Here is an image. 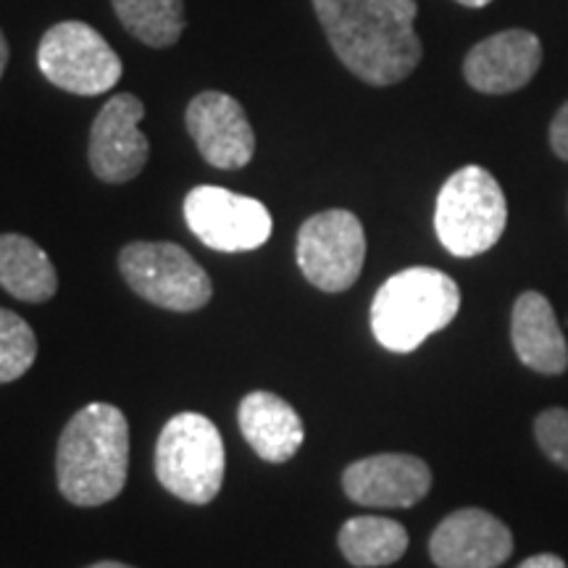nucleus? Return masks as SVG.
Instances as JSON below:
<instances>
[{
  "label": "nucleus",
  "instance_id": "nucleus-1",
  "mask_svg": "<svg viewBox=\"0 0 568 568\" xmlns=\"http://www.w3.org/2000/svg\"><path fill=\"white\" fill-rule=\"evenodd\" d=\"M314 11L332 51L366 84L403 82L422 61L416 0H314Z\"/></svg>",
  "mask_w": 568,
  "mask_h": 568
},
{
  "label": "nucleus",
  "instance_id": "nucleus-2",
  "mask_svg": "<svg viewBox=\"0 0 568 568\" xmlns=\"http://www.w3.org/2000/svg\"><path fill=\"white\" fill-rule=\"evenodd\" d=\"M130 471V424L111 403H90L63 426L55 477L69 503L95 508L122 495Z\"/></svg>",
  "mask_w": 568,
  "mask_h": 568
},
{
  "label": "nucleus",
  "instance_id": "nucleus-3",
  "mask_svg": "<svg viewBox=\"0 0 568 568\" xmlns=\"http://www.w3.org/2000/svg\"><path fill=\"white\" fill-rule=\"evenodd\" d=\"M460 311L456 280L429 266L393 274L376 290L372 332L376 343L393 353H414L426 337L445 329Z\"/></svg>",
  "mask_w": 568,
  "mask_h": 568
},
{
  "label": "nucleus",
  "instance_id": "nucleus-4",
  "mask_svg": "<svg viewBox=\"0 0 568 568\" xmlns=\"http://www.w3.org/2000/svg\"><path fill=\"white\" fill-rule=\"evenodd\" d=\"M224 439L209 416L184 410L169 418L155 443V477L174 497L205 506L224 485Z\"/></svg>",
  "mask_w": 568,
  "mask_h": 568
},
{
  "label": "nucleus",
  "instance_id": "nucleus-5",
  "mask_svg": "<svg viewBox=\"0 0 568 568\" xmlns=\"http://www.w3.org/2000/svg\"><path fill=\"white\" fill-rule=\"evenodd\" d=\"M506 224V193L487 169L464 166L447 176L435 205V230L447 253L458 258L487 253Z\"/></svg>",
  "mask_w": 568,
  "mask_h": 568
},
{
  "label": "nucleus",
  "instance_id": "nucleus-6",
  "mask_svg": "<svg viewBox=\"0 0 568 568\" xmlns=\"http://www.w3.org/2000/svg\"><path fill=\"white\" fill-rule=\"evenodd\" d=\"M119 268L142 301L166 311L203 308L213 287L203 266L174 243H132L119 253Z\"/></svg>",
  "mask_w": 568,
  "mask_h": 568
},
{
  "label": "nucleus",
  "instance_id": "nucleus-7",
  "mask_svg": "<svg viewBox=\"0 0 568 568\" xmlns=\"http://www.w3.org/2000/svg\"><path fill=\"white\" fill-rule=\"evenodd\" d=\"M38 67L45 80L71 95H103L124 74L122 59L84 21H61L42 34Z\"/></svg>",
  "mask_w": 568,
  "mask_h": 568
},
{
  "label": "nucleus",
  "instance_id": "nucleus-8",
  "mask_svg": "<svg viewBox=\"0 0 568 568\" xmlns=\"http://www.w3.org/2000/svg\"><path fill=\"white\" fill-rule=\"evenodd\" d=\"M297 266L324 293L351 290L366 261L364 224L351 211L332 209L311 216L297 232Z\"/></svg>",
  "mask_w": 568,
  "mask_h": 568
},
{
  "label": "nucleus",
  "instance_id": "nucleus-9",
  "mask_svg": "<svg viewBox=\"0 0 568 568\" xmlns=\"http://www.w3.org/2000/svg\"><path fill=\"white\" fill-rule=\"evenodd\" d=\"M190 232L219 253L255 251L272 237V213L261 201L216 184H201L184 197Z\"/></svg>",
  "mask_w": 568,
  "mask_h": 568
},
{
  "label": "nucleus",
  "instance_id": "nucleus-10",
  "mask_svg": "<svg viewBox=\"0 0 568 568\" xmlns=\"http://www.w3.org/2000/svg\"><path fill=\"white\" fill-rule=\"evenodd\" d=\"M145 105L132 92H119L103 105L90 130V169L101 182L124 184L145 169L151 142L140 130Z\"/></svg>",
  "mask_w": 568,
  "mask_h": 568
},
{
  "label": "nucleus",
  "instance_id": "nucleus-11",
  "mask_svg": "<svg viewBox=\"0 0 568 568\" xmlns=\"http://www.w3.org/2000/svg\"><path fill=\"white\" fill-rule=\"evenodd\" d=\"M190 138L195 140L203 161L213 169H245L255 153V132L245 109L226 92H201L184 113Z\"/></svg>",
  "mask_w": 568,
  "mask_h": 568
},
{
  "label": "nucleus",
  "instance_id": "nucleus-12",
  "mask_svg": "<svg viewBox=\"0 0 568 568\" xmlns=\"http://www.w3.org/2000/svg\"><path fill=\"white\" fill-rule=\"evenodd\" d=\"M345 495L366 508H410L432 487V471L408 453H379L355 460L343 474Z\"/></svg>",
  "mask_w": 568,
  "mask_h": 568
},
{
  "label": "nucleus",
  "instance_id": "nucleus-13",
  "mask_svg": "<svg viewBox=\"0 0 568 568\" xmlns=\"http://www.w3.org/2000/svg\"><path fill=\"white\" fill-rule=\"evenodd\" d=\"M514 552V535L481 508H460L435 529L429 556L439 568H497Z\"/></svg>",
  "mask_w": 568,
  "mask_h": 568
},
{
  "label": "nucleus",
  "instance_id": "nucleus-14",
  "mask_svg": "<svg viewBox=\"0 0 568 568\" xmlns=\"http://www.w3.org/2000/svg\"><path fill=\"white\" fill-rule=\"evenodd\" d=\"M542 63V45L535 32L506 30L477 42L464 61V77L485 95H508L527 88Z\"/></svg>",
  "mask_w": 568,
  "mask_h": 568
},
{
  "label": "nucleus",
  "instance_id": "nucleus-15",
  "mask_svg": "<svg viewBox=\"0 0 568 568\" xmlns=\"http://www.w3.org/2000/svg\"><path fill=\"white\" fill-rule=\"evenodd\" d=\"M237 422L255 456L268 464H287L303 447L305 429L297 410L266 389H255L243 397Z\"/></svg>",
  "mask_w": 568,
  "mask_h": 568
},
{
  "label": "nucleus",
  "instance_id": "nucleus-16",
  "mask_svg": "<svg viewBox=\"0 0 568 568\" xmlns=\"http://www.w3.org/2000/svg\"><path fill=\"white\" fill-rule=\"evenodd\" d=\"M510 339L524 366L537 374H564L568 368V345L550 301L539 293L518 295L510 318Z\"/></svg>",
  "mask_w": 568,
  "mask_h": 568
},
{
  "label": "nucleus",
  "instance_id": "nucleus-17",
  "mask_svg": "<svg viewBox=\"0 0 568 568\" xmlns=\"http://www.w3.org/2000/svg\"><path fill=\"white\" fill-rule=\"evenodd\" d=\"M0 287L24 303H45L59 290L48 253L24 234H0Z\"/></svg>",
  "mask_w": 568,
  "mask_h": 568
},
{
  "label": "nucleus",
  "instance_id": "nucleus-18",
  "mask_svg": "<svg viewBox=\"0 0 568 568\" xmlns=\"http://www.w3.org/2000/svg\"><path fill=\"white\" fill-rule=\"evenodd\" d=\"M339 550L355 568H379L400 560L408 550V531L385 516H355L339 529Z\"/></svg>",
  "mask_w": 568,
  "mask_h": 568
},
{
  "label": "nucleus",
  "instance_id": "nucleus-19",
  "mask_svg": "<svg viewBox=\"0 0 568 568\" xmlns=\"http://www.w3.org/2000/svg\"><path fill=\"white\" fill-rule=\"evenodd\" d=\"M124 30L151 48H172L184 32V0H111Z\"/></svg>",
  "mask_w": 568,
  "mask_h": 568
},
{
  "label": "nucleus",
  "instance_id": "nucleus-20",
  "mask_svg": "<svg viewBox=\"0 0 568 568\" xmlns=\"http://www.w3.org/2000/svg\"><path fill=\"white\" fill-rule=\"evenodd\" d=\"M38 358V337L32 326L13 311L0 308V385L30 372Z\"/></svg>",
  "mask_w": 568,
  "mask_h": 568
},
{
  "label": "nucleus",
  "instance_id": "nucleus-21",
  "mask_svg": "<svg viewBox=\"0 0 568 568\" xmlns=\"http://www.w3.org/2000/svg\"><path fill=\"white\" fill-rule=\"evenodd\" d=\"M535 435L545 456L568 471V410L548 408L545 414H539L535 422Z\"/></svg>",
  "mask_w": 568,
  "mask_h": 568
},
{
  "label": "nucleus",
  "instance_id": "nucleus-22",
  "mask_svg": "<svg viewBox=\"0 0 568 568\" xmlns=\"http://www.w3.org/2000/svg\"><path fill=\"white\" fill-rule=\"evenodd\" d=\"M550 145H552V151H556L558 159L568 161V103L560 105L556 116H552Z\"/></svg>",
  "mask_w": 568,
  "mask_h": 568
},
{
  "label": "nucleus",
  "instance_id": "nucleus-23",
  "mask_svg": "<svg viewBox=\"0 0 568 568\" xmlns=\"http://www.w3.org/2000/svg\"><path fill=\"white\" fill-rule=\"evenodd\" d=\"M518 568H566V560L552 556V552H539V556H531L524 560Z\"/></svg>",
  "mask_w": 568,
  "mask_h": 568
},
{
  "label": "nucleus",
  "instance_id": "nucleus-24",
  "mask_svg": "<svg viewBox=\"0 0 568 568\" xmlns=\"http://www.w3.org/2000/svg\"><path fill=\"white\" fill-rule=\"evenodd\" d=\"M6 63H9V42H6V34L0 30V77H3Z\"/></svg>",
  "mask_w": 568,
  "mask_h": 568
},
{
  "label": "nucleus",
  "instance_id": "nucleus-25",
  "mask_svg": "<svg viewBox=\"0 0 568 568\" xmlns=\"http://www.w3.org/2000/svg\"><path fill=\"white\" fill-rule=\"evenodd\" d=\"M456 3L466 6V9H485V6L493 3V0H456Z\"/></svg>",
  "mask_w": 568,
  "mask_h": 568
},
{
  "label": "nucleus",
  "instance_id": "nucleus-26",
  "mask_svg": "<svg viewBox=\"0 0 568 568\" xmlns=\"http://www.w3.org/2000/svg\"><path fill=\"white\" fill-rule=\"evenodd\" d=\"M88 568H132V566L119 564V560H101V564H92V566H88Z\"/></svg>",
  "mask_w": 568,
  "mask_h": 568
}]
</instances>
